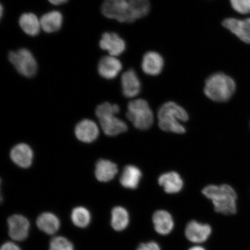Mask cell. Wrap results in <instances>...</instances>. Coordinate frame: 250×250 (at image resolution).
I'll use <instances>...</instances> for the list:
<instances>
[{
	"label": "cell",
	"instance_id": "1",
	"mask_svg": "<svg viewBox=\"0 0 250 250\" xmlns=\"http://www.w3.org/2000/svg\"><path fill=\"white\" fill-rule=\"evenodd\" d=\"M203 194L213 203L215 211L224 215H232L237 211V194L227 184L210 185L202 190Z\"/></svg>",
	"mask_w": 250,
	"mask_h": 250
},
{
	"label": "cell",
	"instance_id": "2",
	"mask_svg": "<svg viewBox=\"0 0 250 250\" xmlns=\"http://www.w3.org/2000/svg\"><path fill=\"white\" fill-rule=\"evenodd\" d=\"M159 126L165 132L177 134L186 133V127L181 122L188 120L186 109L173 102L165 103L159 108L158 112Z\"/></svg>",
	"mask_w": 250,
	"mask_h": 250
},
{
	"label": "cell",
	"instance_id": "3",
	"mask_svg": "<svg viewBox=\"0 0 250 250\" xmlns=\"http://www.w3.org/2000/svg\"><path fill=\"white\" fill-rule=\"evenodd\" d=\"M236 88L234 81L223 73L212 74L205 82V95L215 102H226L232 98Z\"/></svg>",
	"mask_w": 250,
	"mask_h": 250
},
{
	"label": "cell",
	"instance_id": "4",
	"mask_svg": "<svg viewBox=\"0 0 250 250\" xmlns=\"http://www.w3.org/2000/svg\"><path fill=\"white\" fill-rule=\"evenodd\" d=\"M126 117L139 130H148L154 124V114L148 102L144 99H136L129 102Z\"/></svg>",
	"mask_w": 250,
	"mask_h": 250
},
{
	"label": "cell",
	"instance_id": "5",
	"mask_svg": "<svg viewBox=\"0 0 250 250\" xmlns=\"http://www.w3.org/2000/svg\"><path fill=\"white\" fill-rule=\"evenodd\" d=\"M101 11L105 17L121 23L136 21L130 0H104Z\"/></svg>",
	"mask_w": 250,
	"mask_h": 250
},
{
	"label": "cell",
	"instance_id": "6",
	"mask_svg": "<svg viewBox=\"0 0 250 250\" xmlns=\"http://www.w3.org/2000/svg\"><path fill=\"white\" fill-rule=\"evenodd\" d=\"M9 61L15 69L23 76L31 78L35 76L38 65L32 53L26 48H21L11 51L8 55Z\"/></svg>",
	"mask_w": 250,
	"mask_h": 250
},
{
	"label": "cell",
	"instance_id": "7",
	"mask_svg": "<svg viewBox=\"0 0 250 250\" xmlns=\"http://www.w3.org/2000/svg\"><path fill=\"white\" fill-rule=\"evenodd\" d=\"M8 233L12 240L21 242L29 235L30 223L21 215L15 214L8 219Z\"/></svg>",
	"mask_w": 250,
	"mask_h": 250
},
{
	"label": "cell",
	"instance_id": "8",
	"mask_svg": "<svg viewBox=\"0 0 250 250\" xmlns=\"http://www.w3.org/2000/svg\"><path fill=\"white\" fill-rule=\"evenodd\" d=\"M101 48L107 51L109 55L116 56L123 54L126 50V42L117 33L105 32L100 41Z\"/></svg>",
	"mask_w": 250,
	"mask_h": 250
},
{
	"label": "cell",
	"instance_id": "9",
	"mask_svg": "<svg viewBox=\"0 0 250 250\" xmlns=\"http://www.w3.org/2000/svg\"><path fill=\"white\" fill-rule=\"evenodd\" d=\"M212 232L211 227L208 224L190 221L186 228V236L189 242L201 244L207 241Z\"/></svg>",
	"mask_w": 250,
	"mask_h": 250
},
{
	"label": "cell",
	"instance_id": "10",
	"mask_svg": "<svg viewBox=\"0 0 250 250\" xmlns=\"http://www.w3.org/2000/svg\"><path fill=\"white\" fill-rule=\"evenodd\" d=\"M223 25L243 42L250 43V18L244 20L227 18L223 21Z\"/></svg>",
	"mask_w": 250,
	"mask_h": 250
},
{
	"label": "cell",
	"instance_id": "11",
	"mask_svg": "<svg viewBox=\"0 0 250 250\" xmlns=\"http://www.w3.org/2000/svg\"><path fill=\"white\" fill-rule=\"evenodd\" d=\"M123 92L127 98H132L140 93L142 84L136 71L129 69L125 72L121 77Z\"/></svg>",
	"mask_w": 250,
	"mask_h": 250
},
{
	"label": "cell",
	"instance_id": "12",
	"mask_svg": "<svg viewBox=\"0 0 250 250\" xmlns=\"http://www.w3.org/2000/svg\"><path fill=\"white\" fill-rule=\"evenodd\" d=\"M123 65L118 59L113 56H103L98 64V72L105 79H114L120 74Z\"/></svg>",
	"mask_w": 250,
	"mask_h": 250
},
{
	"label": "cell",
	"instance_id": "13",
	"mask_svg": "<svg viewBox=\"0 0 250 250\" xmlns=\"http://www.w3.org/2000/svg\"><path fill=\"white\" fill-rule=\"evenodd\" d=\"M164 66V59L158 52L149 51L144 55L142 67L144 73L146 75L158 76L163 70Z\"/></svg>",
	"mask_w": 250,
	"mask_h": 250
},
{
	"label": "cell",
	"instance_id": "14",
	"mask_svg": "<svg viewBox=\"0 0 250 250\" xmlns=\"http://www.w3.org/2000/svg\"><path fill=\"white\" fill-rule=\"evenodd\" d=\"M77 138L84 143H92L99 136V130L98 125L93 121L84 120L78 123L75 129Z\"/></svg>",
	"mask_w": 250,
	"mask_h": 250
},
{
	"label": "cell",
	"instance_id": "15",
	"mask_svg": "<svg viewBox=\"0 0 250 250\" xmlns=\"http://www.w3.org/2000/svg\"><path fill=\"white\" fill-rule=\"evenodd\" d=\"M11 158L16 165L22 168H29L32 164L33 152L26 144L15 146L11 150Z\"/></svg>",
	"mask_w": 250,
	"mask_h": 250
},
{
	"label": "cell",
	"instance_id": "16",
	"mask_svg": "<svg viewBox=\"0 0 250 250\" xmlns=\"http://www.w3.org/2000/svg\"><path fill=\"white\" fill-rule=\"evenodd\" d=\"M156 232L161 235H167L173 230L174 222L171 215L167 211L159 210L155 212L152 217Z\"/></svg>",
	"mask_w": 250,
	"mask_h": 250
},
{
	"label": "cell",
	"instance_id": "17",
	"mask_svg": "<svg viewBox=\"0 0 250 250\" xmlns=\"http://www.w3.org/2000/svg\"><path fill=\"white\" fill-rule=\"evenodd\" d=\"M103 132L106 135L115 136L126 132L127 126L126 123L120 120L115 115H108L99 119Z\"/></svg>",
	"mask_w": 250,
	"mask_h": 250
},
{
	"label": "cell",
	"instance_id": "18",
	"mask_svg": "<svg viewBox=\"0 0 250 250\" xmlns=\"http://www.w3.org/2000/svg\"><path fill=\"white\" fill-rule=\"evenodd\" d=\"M158 183L164 188L166 192L170 194L180 192L184 186L182 178L179 173L175 171L162 174L159 177Z\"/></svg>",
	"mask_w": 250,
	"mask_h": 250
},
{
	"label": "cell",
	"instance_id": "19",
	"mask_svg": "<svg viewBox=\"0 0 250 250\" xmlns=\"http://www.w3.org/2000/svg\"><path fill=\"white\" fill-rule=\"evenodd\" d=\"M118 169L117 165L105 159H100L96 165L95 176L101 182H108L116 176Z\"/></svg>",
	"mask_w": 250,
	"mask_h": 250
},
{
	"label": "cell",
	"instance_id": "20",
	"mask_svg": "<svg viewBox=\"0 0 250 250\" xmlns=\"http://www.w3.org/2000/svg\"><path fill=\"white\" fill-rule=\"evenodd\" d=\"M142 177V171L133 165H128L124 168L120 177V183L127 189H134L138 187Z\"/></svg>",
	"mask_w": 250,
	"mask_h": 250
},
{
	"label": "cell",
	"instance_id": "21",
	"mask_svg": "<svg viewBox=\"0 0 250 250\" xmlns=\"http://www.w3.org/2000/svg\"><path fill=\"white\" fill-rule=\"evenodd\" d=\"M63 18L60 12L53 11L48 12L40 19L41 26L45 32L53 33L61 29Z\"/></svg>",
	"mask_w": 250,
	"mask_h": 250
},
{
	"label": "cell",
	"instance_id": "22",
	"mask_svg": "<svg viewBox=\"0 0 250 250\" xmlns=\"http://www.w3.org/2000/svg\"><path fill=\"white\" fill-rule=\"evenodd\" d=\"M39 229L48 234H54L61 227L60 221L51 212H43L37 218L36 221Z\"/></svg>",
	"mask_w": 250,
	"mask_h": 250
},
{
	"label": "cell",
	"instance_id": "23",
	"mask_svg": "<svg viewBox=\"0 0 250 250\" xmlns=\"http://www.w3.org/2000/svg\"><path fill=\"white\" fill-rule=\"evenodd\" d=\"M19 23L21 29L30 36L35 37L38 35L42 28L40 20L33 13H24L21 15Z\"/></svg>",
	"mask_w": 250,
	"mask_h": 250
},
{
	"label": "cell",
	"instance_id": "24",
	"mask_svg": "<svg viewBox=\"0 0 250 250\" xmlns=\"http://www.w3.org/2000/svg\"><path fill=\"white\" fill-rule=\"evenodd\" d=\"M130 221L129 212L121 206L112 209L111 212V226L115 230L122 231L129 226Z\"/></svg>",
	"mask_w": 250,
	"mask_h": 250
},
{
	"label": "cell",
	"instance_id": "25",
	"mask_svg": "<svg viewBox=\"0 0 250 250\" xmlns=\"http://www.w3.org/2000/svg\"><path fill=\"white\" fill-rule=\"evenodd\" d=\"M90 219V212L85 208H75L71 212V220L77 227L83 228L88 226Z\"/></svg>",
	"mask_w": 250,
	"mask_h": 250
},
{
	"label": "cell",
	"instance_id": "26",
	"mask_svg": "<svg viewBox=\"0 0 250 250\" xmlns=\"http://www.w3.org/2000/svg\"><path fill=\"white\" fill-rule=\"evenodd\" d=\"M133 8L134 17L139 20L149 14L151 9L149 0H130Z\"/></svg>",
	"mask_w": 250,
	"mask_h": 250
},
{
	"label": "cell",
	"instance_id": "27",
	"mask_svg": "<svg viewBox=\"0 0 250 250\" xmlns=\"http://www.w3.org/2000/svg\"><path fill=\"white\" fill-rule=\"evenodd\" d=\"M120 111V108L118 105L111 104L109 103L105 102L98 106L96 110V114L99 120V119L108 116V115H116Z\"/></svg>",
	"mask_w": 250,
	"mask_h": 250
},
{
	"label": "cell",
	"instance_id": "28",
	"mask_svg": "<svg viewBox=\"0 0 250 250\" xmlns=\"http://www.w3.org/2000/svg\"><path fill=\"white\" fill-rule=\"evenodd\" d=\"M49 250H74L69 240L62 236L53 237L49 243Z\"/></svg>",
	"mask_w": 250,
	"mask_h": 250
},
{
	"label": "cell",
	"instance_id": "29",
	"mask_svg": "<svg viewBox=\"0 0 250 250\" xmlns=\"http://www.w3.org/2000/svg\"><path fill=\"white\" fill-rule=\"evenodd\" d=\"M234 11L240 14L250 13V0H229Z\"/></svg>",
	"mask_w": 250,
	"mask_h": 250
},
{
	"label": "cell",
	"instance_id": "30",
	"mask_svg": "<svg viewBox=\"0 0 250 250\" xmlns=\"http://www.w3.org/2000/svg\"><path fill=\"white\" fill-rule=\"evenodd\" d=\"M136 250H161L160 246L155 242L142 243Z\"/></svg>",
	"mask_w": 250,
	"mask_h": 250
},
{
	"label": "cell",
	"instance_id": "31",
	"mask_svg": "<svg viewBox=\"0 0 250 250\" xmlns=\"http://www.w3.org/2000/svg\"><path fill=\"white\" fill-rule=\"evenodd\" d=\"M0 250H21V249L15 243L7 242L2 245Z\"/></svg>",
	"mask_w": 250,
	"mask_h": 250
},
{
	"label": "cell",
	"instance_id": "32",
	"mask_svg": "<svg viewBox=\"0 0 250 250\" xmlns=\"http://www.w3.org/2000/svg\"><path fill=\"white\" fill-rule=\"evenodd\" d=\"M68 0H48L51 4L55 5H60L66 3Z\"/></svg>",
	"mask_w": 250,
	"mask_h": 250
},
{
	"label": "cell",
	"instance_id": "33",
	"mask_svg": "<svg viewBox=\"0 0 250 250\" xmlns=\"http://www.w3.org/2000/svg\"><path fill=\"white\" fill-rule=\"evenodd\" d=\"M188 250H206L204 248H203L202 246H195L192 247L191 248H190Z\"/></svg>",
	"mask_w": 250,
	"mask_h": 250
},
{
	"label": "cell",
	"instance_id": "34",
	"mask_svg": "<svg viewBox=\"0 0 250 250\" xmlns=\"http://www.w3.org/2000/svg\"><path fill=\"white\" fill-rule=\"evenodd\" d=\"M1 6V17H2V14H3V7H2V5Z\"/></svg>",
	"mask_w": 250,
	"mask_h": 250
}]
</instances>
